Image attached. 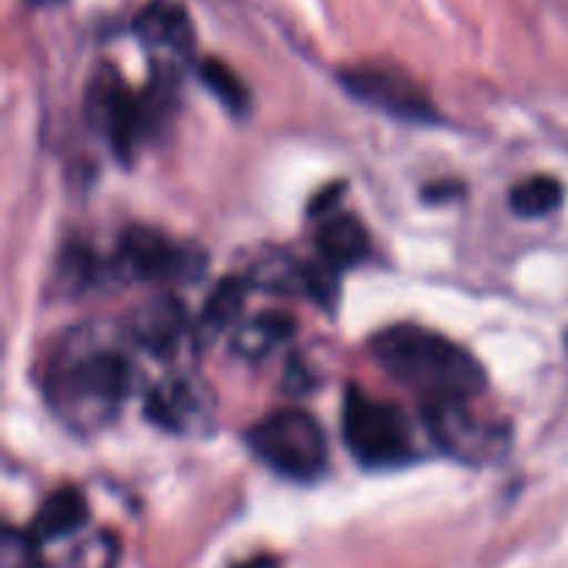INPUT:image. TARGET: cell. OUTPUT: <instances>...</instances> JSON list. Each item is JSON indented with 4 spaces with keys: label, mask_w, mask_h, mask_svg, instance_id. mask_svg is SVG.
Returning a JSON list of instances; mask_svg holds the SVG:
<instances>
[{
    "label": "cell",
    "mask_w": 568,
    "mask_h": 568,
    "mask_svg": "<svg viewBox=\"0 0 568 568\" xmlns=\"http://www.w3.org/2000/svg\"><path fill=\"white\" fill-rule=\"evenodd\" d=\"M377 364L419 394L436 399H475L486 388V369L460 344L416 325H394L372 338Z\"/></svg>",
    "instance_id": "6da1fadb"
},
{
    "label": "cell",
    "mask_w": 568,
    "mask_h": 568,
    "mask_svg": "<svg viewBox=\"0 0 568 568\" xmlns=\"http://www.w3.org/2000/svg\"><path fill=\"white\" fill-rule=\"evenodd\" d=\"M48 403L70 427L94 433L109 425L133 388L125 353L100 344H75L55 355L48 372Z\"/></svg>",
    "instance_id": "7a4b0ae2"
},
{
    "label": "cell",
    "mask_w": 568,
    "mask_h": 568,
    "mask_svg": "<svg viewBox=\"0 0 568 568\" xmlns=\"http://www.w3.org/2000/svg\"><path fill=\"white\" fill-rule=\"evenodd\" d=\"M342 433L349 453L366 469H397L416 460V442L403 410L347 386Z\"/></svg>",
    "instance_id": "3957f363"
},
{
    "label": "cell",
    "mask_w": 568,
    "mask_h": 568,
    "mask_svg": "<svg viewBox=\"0 0 568 568\" xmlns=\"http://www.w3.org/2000/svg\"><path fill=\"white\" fill-rule=\"evenodd\" d=\"M247 444L272 471L314 483L327 469V436L305 410H275L247 430Z\"/></svg>",
    "instance_id": "277c9868"
},
{
    "label": "cell",
    "mask_w": 568,
    "mask_h": 568,
    "mask_svg": "<svg viewBox=\"0 0 568 568\" xmlns=\"http://www.w3.org/2000/svg\"><path fill=\"white\" fill-rule=\"evenodd\" d=\"M89 120L103 131L111 150L122 161H131L139 144L155 133L153 116H150L144 92H133L114 67H105L87 92Z\"/></svg>",
    "instance_id": "5b68a950"
},
{
    "label": "cell",
    "mask_w": 568,
    "mask_h": 568,
    "mask_svg": "<svg viewBox=\"0 0 568 568\" xmlns=\"http://www.w3.org/2000/svg\"><path fill=\"white\" fill-rule=\"evenodd\" d=\"M116 272L131 281L194 283L209 270V255L194 244H178L153 227H131L116 247Z\"/></svg>",
    "instance_id": "8992f818"
},
{
    "label": "cell",
    "mask_w": 568,
    "mask_h": 568,
    "mask_svg": "<svg viewBox=\"0 0 568 568\" xmlns=\"http://www.w3.org/2000/svg\"><path fill=\"white\" fill-rule=\"evenodd\" d=\"M469 399L425 403V425L433 442L464 464H497L510 449V430L503 422L480 419Z\"/></svg>",
    "instance_id": "52a82bcc"
},
{
    "label": "cell",
    "mask_w": 568,
    "mask_h": 568,
    "mask_svg": "<svg viewBox=\"0 0 568 568\" xmlns=\"http://www.w3.org/2000/svg\"><path fill=\"white\" fill-rule=\"evenodd\" d=\"M144 414L172 436H209L216 422V397L197 375H170L150 388Z\"/></svg>",
    "instance_id": "ba28073f"
},
{
    "label": "cell",
    "mask_w": 568,
    "mask_h": 568,
    "mask_svg": "<svg viewBox=\"0 0 568 568\" xmlns=\"http://www.w3.org/2000/svg\"><path fill=\"white\" fill-rule=\"evenodd\" d=\"M342 83L353 98L381 109L386 114L410 122H436L438 114L433 109L425 89L405 75L397 67L386 64H355L342 72Z\"/></svg>",
    "instance_id": "9c48e42d"
},
{
    "label": "cell",
    "mask_w": 568,
    "mask_h": 568,
    "mask_svg": "<svg viewBox=\"0 0 568 568\" xmlns=\"http://www.w3.org/2000/svg\"><path fill=\"white\" fill-rule=\"evenodd\" d=\"M128 333H131L136 347L166 361L178 355L181 344L192 333V325H189V314L181 300L161 294V297L150 300L133 311L131 320H128Z\"/></svg>",
    "instance_id": "30bf717a"
},
{
    "label": "cell",
    "mask_w": 568,
    "mask_h": 568,
    "mask_svg": "<svg viewBox=\"0 0 568 568\" xmlns=\"http://www.w3.org/2000/svg\"><path fill=\"white\" fill-rule=\"evenodd\" d=\"M133 31L148 48L186 59L194 50V26L175 0H150L133 20Z\"/></svg>",
    "instance_id": "8fae6325"
},
{
    "label": "cell",
    "mask_w": 568,
    "mask_h": 568,
    "mask_svg": "<svg viewBox=\"0 0 568 568\" xmlns=\"http://www.w3.org/2000/svg\"><path fill=\"white\" fill-rule=\"evenodd\" d=\"M369 250V233H366L364 222L358 216L331 214L325 216V225L316 233V253H320V261H325L327 266H333L338 272L364 264Z\"/></svg>",
    "instance_id": "7c38bea8"
},
{
    "label": "cell",
    "mask_w": 568,
    "mask_h": 568,
    "mask_svg": "<svg viewBox=\"0 0 568 568\" xmlns=\"http://www.w3.org/2000/svg\"><path fill=\"white\" fill-rule=\"evenodd\" d=\"M87 521V497H83L78 488L64 486L59 488V491L50 494V497L39 505V510L31 519V527H28V536L37 544H53L72 536V532H78Z\"/></svg>",
    "instance_id": "4fadbf2b"
},
{
    "label": "cell",
    "mask_w": 568,
    "mask_h": 568,
    "mask_svg": "<svg viewBox=\"0 0 568 568\" xmlns=\"http://www.w3.org/2000/svg\"><path fill=\"white\" fill-rule=\"evenodd\" d=\"M247 288L250 281H242V277H225V281L216 283L214 292L205 297L203 314H200L197 327H194L197 338L214 342L222 331H227L239 320V314H242Z\"/></svg>",
    "instance_id": "5bb4252c"
},
{
    "label": "cell",
    "mask_w": 568,
    "mask_h": 568,
    "mask_svg": "<svg viewBox=\"0 0 568 568\" xmlns=\"http://www.w3.org/2000/svg\"><path fill=\"white\" fill-rule=\"evenodd\" d=\"M294 333V320L292 316L281 314V311H272V314L255 316L253 322H247L244 327H239L236 338H233V347L244 358H261L270 349H275L277 344L288 342Z\"/></svg>",
    "instance_id": "9a60e30c"
},
{
    "label": "cell",
    "mask_w": 568,
    "mask_h": 568,
    "mask_svg": "<svg viewBox=\"0 0 568 568\" xmlns=\"http://www.w3.org/2000/svg\"><path fill=\"white\" fill-rule=\"evenodd\" d=\"M564 183L552 175H532L525 178L521 183H516L510 189V209L521 220H538V216H547L552 211H558L564 205Z\"/></svg>",
    "instance_id": "2e32d148"
},
{
    "label": "cell",
    "mask_w": 568,
    "mask_h": 568,
    "mask_svg": "<svg viewBox=\"0 0 568 568\" xmlns=\"http://www.w3.org/2000/svg\"><path fill=\"white\" fill-rule=\"evenodd\" d=\"M197 75L203 87L225 105L231 114L244 116L250 111V89L225 61L220 59H203L197 64Z\"/></svg>",
    "instance_id": "e0dca14e"
},
{
    "label": "cell",
    "mask_w": 568,
    "mask_h": 568,
    "mask_svg": "<svg viewBox=\"0 0 568 568\" xmlns=\"http://www.w3.org/2000/svg\"><path fill=\"white\" fill-rule=\"evenodd\" d=\"M250 283L275 294H305V266L292 264V258L283 255H272L253 266Z\"/></svg>",
    "instance_id": "ac0fdd59"
},
{
    "label": "cell",
    "mask_w": 568,
    "mask_h": 568,
    "mask_svg": "<svg viewBox=\"0 0 568 568\" xmlns=\"http://www.w3.org/2000/svg\"><path fill=\"white\" fill-rule=\"evenodd\" d=\"M120 558V541L114 532L100 530L94 536L83 538L67 558L64 568H114Z\"/></svg>",
    "instance_id": "d6986e66"
},
{
    "label": "cell",
    "mask_w": 568,
    "mask_h": 568,
    "mask_svg": "<svg viewBox=\"0 0 568 568\" xmlns=\"http://www.w3.org/2000/svg\"><path fill=\"white\" fill-rule=\"evenodd\" d=\"M94 275H98V261L89 253L87 247H67L64 258L59 261V283L64 286V292H83L87 286H92Z\"/></svg>",
    "instance_id": "ffe728a7"
},
{
    "label": "cell",
    "mask_w": 568,
    "mask_h": 568,
    "mask_svg": "<svg viewBox=\"0 0 568 568\" xmlns=\"http://www.w3.org/2000/svg\"><path fill=\"white\" fill-rule=\"evenodd\" d=\"M0 568H48L39 558V544L28 532L6 527L0 541Z\"/></svg>",
    "instance_id": "44dd1931"
},
{
    "label": "cell",
    "mask_w": 568,
    "mask_h": 568,
    "mask_svg": "<svg viewBox=\"0 0 568 568\" xmlns=\"http://www.w3.org/2000/svg\"><path fill=\"white\" fill-rule=\"evenodd\" d=\"M342 192H344V183H333V186L322 189L320 194L314 197V203H311V216H331L333 214V205L342 200Z\"/></svg>",
    "instance_id": "7402d4cb"
},
{
    "label": "cell",
    "mask_w": 568,
    "mask_h": 568,
    "mask_svg": "<svg viewBox=\"0 0 568 568\" xmlns=\"http://www.w3.org/2000/svg\"><path fill=\"white\" fill-rule=\"evenodd\" d=\"M233 568H283V564L275 555H255V558L242 560V564H236Z\"/></svg>",
    "instance_id": "603a6c76"
},
{
    "label": "cell",
    "mask_w": 568,
    "mask_h": 568,
    "mask_svg": "<svg viewBox=\"0 0 568 568\" xmlns=\"http://www.w3.org/2000/svg\"><path fill=\"white\" fill-rule=\"evenodd\" d=\"M31 3H39V6H53V3H61V0H31Z\"/></svg>",
    "instance_id": "cb8c5ba5"
}]
</instances>
